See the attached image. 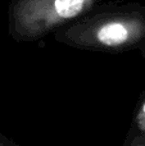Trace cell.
<instances>
[{
	"label": "cell",
	"mask_w": 145,
	"mask_h": 146,
	"mask_svg": "<svg viewBox=\"0 0 145 146\" xmlns=\"http://www.w3.org/2000/svg\"><path fill=\"white\" fill-rule=\"evenodd\" d=\"M53 35L57 42L78 50L107 54L139 50L145 41V7L135 1L99 3Z\"/></svg>",
	"instance_id": "cell-1"
},
{
	"label": "cell",
	"mask_w": 145,
	"mask_h": 146,
	"mask_svg": "<svg viewBox=\"0 0 145 146\" xmlns=\"http://www.w3.org/2000/svg\"><path fill=\"white\" fill-rule=\"evenodd\" d=\"M102 0H10L8 31L15 42H33L85 14Z\"/></svg>",
	"instance_id": "cell-2"
},
{
	"label": "cell",
	"mask_w": 145,
	"mask_h": 146,
	"mask_svg": "<svg viewBox=\"0 0 145 146\" xmlns=\"http://www.w3.org/2000/svg\"><path fill=\"white\" fill-rule=\"evenodd\" d=\"M125 146H145V91L140 94L130 127L123 140Z\"/></svg>",
	"instance_id": "cell-3"
},
{
	"label": "cell",
	"mask_w": 145,
	"mask_h": 146,
	"mask_svg": "<svg viewBox=\"0 0 145 146\" xmlns=\"http://www.w3.org/2000/svg\"><path fill=\"white\" fill-rule=\"evenodd\" d=\"M139 51H140V54H141V56L144 58V60H145V41H144V44L140 46V49H139Z\"/></svg>",
	"instance_id": "cell-4"
}]
</instances>
